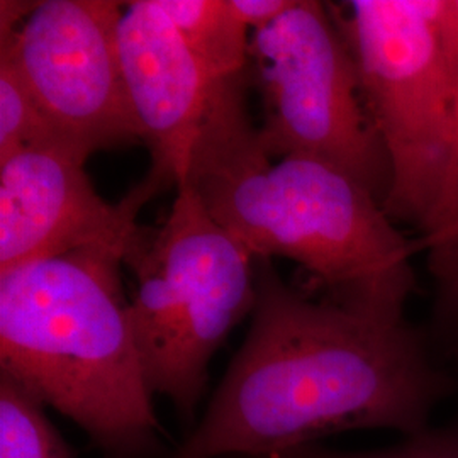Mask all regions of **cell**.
I'll return each mask as SVG.
<instances>
[{
    "mask_svg": "<svg viewBox=\"0 0 458 458\" xmlns=\"http://www.w3.org/2000/svg\"><path fill=\"white\" fill-rule=\"evenodd\" d=\"M257 302L200 421L166 458H268L344 431L429 426L458 391L426 327L314 301L255 257Z\"/></svg>",
    "mask_w": 458,
    "mask_h": 458,
    "instance_id": "obj_1",
    "label": "cell"
},
{
    "mask_svg": "<svg viewBox=\"0 0 458 458\" xmlns=\"http://www.w3.org/2000/svg\"><path fill=\"white\" fill-rule=\"evenodd\" d=\"M245 75L217 85L182 182L253 259L293 260L327 302L378 321H404L420 246L338 168L301 157L272 164L246 111Z\"/></svg>",
    "mask_w": 458,
    "mask_h": 458,
    "instance_id": "obj_2",
    "label": "cell"
},
{
    "mask_svg": "<svg viewBox=\"0 0 458 458\" xmlns=\"http://www.w3.org/2000/svg\"><path fill=\"white\" fill-rule=\"evenodd\" d=\"M82 250L0 274V374L82 429L104 458H166L121 282Z\"/></svg>",
    "mask_w": 458,
    "mask_h": 458,
    "instance_id": "obj_3",
    "label": "cell"
},
{
    "mask_svg": "<svg viewBox=\"0 0 458 458\" xmlns=\"http://www.w3.org/2000/svg\"><path fill=\"white\" fill-rule=\"evenodd\" d=\"M327 5L389 158L384 211L423 234L435 282L428 329L458 353V62L443 53L440 0Z\"/></svg>",
    "mask_w": 458,
    "mask_h": 458,
    "instance_id": "obj_4",
    "label": "cell"
},
{
    "mask_svg": "<svg viewBox=\"0 0 458 458\" xmlns=\"http://www.w3.org/2000/svg\"><path fill=\"white\" fill-rule=\"evenodd\" d=\"M123 263L136 278L130 318L148 389L191 428L209 361L255 310L253 257L181 182L164 225L141 229Z\"/></svg>",
    "mask_w": 458,
    "mask_h": 458,
    "instance_id": "obj_5",
    "label": "cell"
},
{
    "mask_svg": "<svg viewBox=\"0 0 458 458\" xmlns=\"http://www.w3.org/2000/svg\"><path fill=\"white\" fill-rule=\"evenodd\" d=\"M248 58L262 96L259 138L267 155L335 166L384 206L389 158L327 2L294 0L274 22L251 31Z\"/></svg>",
    "mask_w": 458,
    "mask_h": 458,
    "instance_id": "obj_6",
    "label": "cell"
},
{
    "mask_svg": "<svg viewBox=\"0 0 458 458\" xmlns=\"http://www.w3.org/2000/svg\"><path fill=\"white\" fill-rule=\"evenodd\" d=\"M123 11L113 0H43L0 39L64 149L83 162L140 141L117 48Z\"/></svg>",
    "mask_w": 458,
    "mask_h": 458,
    "instance_id": "obj_7",
    "label": "cell"
},
{
    "mask_svg": "<svg viewBox=\"0 0 458 458\" xmlns=\"http://www.w3.org/2000/svg\"><path fill=\"white\" fill-rule=\"evenodd\" d=\"M85 162L31 148L0 164V274L82 250L124 255L143 226L138 214L165 189L149 175L117 204L98 196Z\"/></svg>",
    "mask_w": 458,
    "mask_h": 458,
    "instance_id": "obj_8",
    "label": "cell"
},
{
    "mask_svg": "<svg viewBox=\"0 0 458 458\" xmlns=\"http://www.w3.org/2000/svg\"><path fill=\"white\" fill-rule=\"evenodd\" d=\"M117 48L140 141L151 155L148 175L177 189L221 79L202 65L157 0L124 4Z\"/></svg>",
    "mask_w": 458,
    "mask_h": 458,
    "instance_id": "obj_9",
    "label": "cell"
},
{
    "mask_svg": "<svg viewBox=\"0 0 458 458\" xmlns=\"http://www.w3.org/2000/svg\"><path fill=\"white\" fill-rule=\"evenodd\" d=\"M187 47L216 79L248 70L251 31L229 0H157Z\"/></svg>",
    "mask_w": 458,
    "mask_h": 458,
    "instance_id": "obj_10",
    "label": "cell"
},
{
    "mask_svg": "<svg viewBox=\"0 0 458 458\" xmlns=\"http://www.w3.org/2000/svg\"><path fill=\"white\" fill-rule=\"evenodd\" d=\"M0 458H77L45 406L0 374Z\"/></svg>",
    "mask_w": 458,
    "mask_h": 458,
    "instance_id": "obj_11",
    "label": "cell"
},
{
    "mask_svg": "<svg viewBox=\"0 0 458 458\" xmlns=\"http://www.w3.org/2000/svg\"><path fill=\"white\" fill-rule=\"evenodd\" d=\"M31 148L64 149L16 66L0 53V164Z\"/></svg>",
    "mask_w": 458,
    "mask_h": 458,
    "instance_id": "obj_12",
    "label": "cell"
},
{
    "mask_svg": "<svg viewBox=\"0 0 458 458\" xmlns=\"http://www.w3.org/2000/svg\"><path fill=\"white\" fill-rule=\"evenodd\" d=\"M268 458H458V423L428 426L380 450L344 452L311 443Z\"/></svg>",
    "mask_w": 458,
    "mask_h": 458,
    "instance_id": "obj_13",
    "label": "cell"
},
{
    "mask_svg": "<svg viewBox=\"0 0 458 458\" xmlns=\"http://www.w3.org/2000/svg\"><path fill=\"white\" fill-rule=\"evenodd\" d=\"M229 4L250 31H255L282 16L294 0H229Z\"/></svg>",
    "mask_w": 458,
    "mask_h": 458,
    "instance_id": "obj_14",
    "label": "cell"
},
{
    "mask_svg": "<svg viewBox=\"0 0 458 458\" xmlns=\"http://www.w3.org/2000/svg\"><path fill=\"white\" fill-rule=\"evenodd\" d=\"M38 2H14L2 0L0 2V39L9 38L16 33L21 24L30 17L36 9Z\"/></svg>",
    "mask_w": 458,
    "mask_h": 458,
    "instance_id": "obj_15",
    "label": "cell"
}]
</instances>
